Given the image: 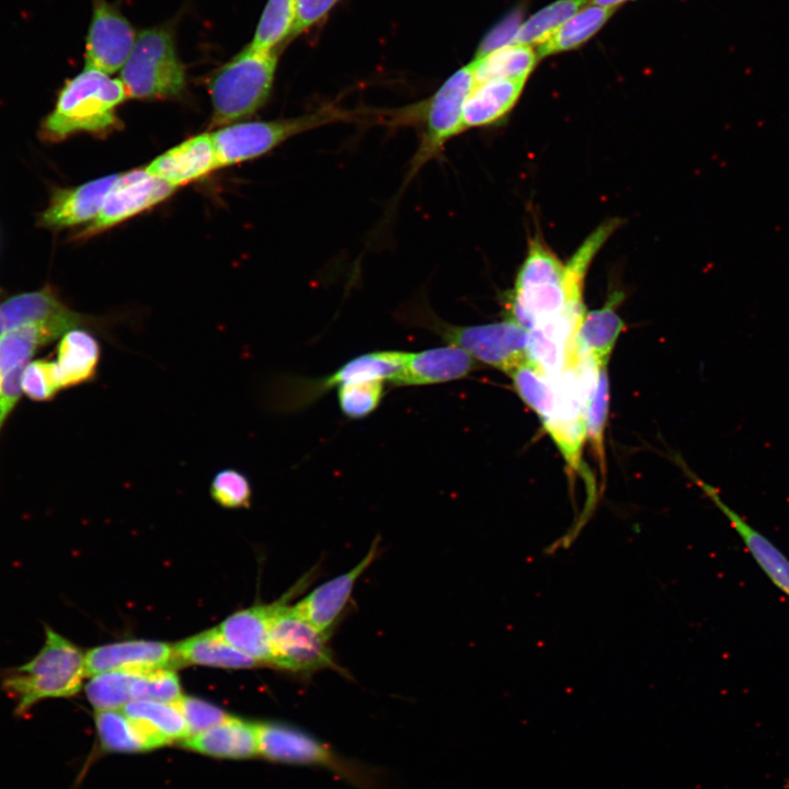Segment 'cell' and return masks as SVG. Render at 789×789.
Here are the masks:
<instances>
[{"label": "cell", "instance_id": "2", "mask_svg": "<svg viewBox=\"0 0 789 789\" xmlns=\"http://www.w3.org/2000/svg\"><path fill=\"white\" fill-rule=\"evenodd\" d=\"M126 98L121 80L85 68L61 89L55 108L42 124V137L57 141L80 132H106L117 124L116 108Z\"/></svg>", "mask_w": 789, "mask_h": 789}, {"label": "cell", "instance_id": "44", "mask_svg": "<svg viewBox=\"0 0 789 789\" xmlns=\"http://www.w3.org/2000/svg\"><path fill=\"white\" fill-rule=\"evenodd\" d=\"M338 0H296V16L290 35L296 36L320 21Z\"/></svg>", "mask_w": 789, "mask_h": 789}, {"label": "cell", "instance_id": "15", "mask_svg": "<svg viewBox=\"0 0 789 789\" xmlns=\"http://www.w3.org/2000/svg\"><path fill=\"white\" fill-rule=\"evenodd\" d=\"M378 547L379 542L376 539L355 567L316 587L293 606L295 611L313 627L329 634L348 603L356 581L375 560Z\"/></svg>", "mask_w": 789, "mask_h": 789}, {"label": "cell", "instance_id": "32", "mask_svg": "<svg viewBox=\"0 0 789 789\" xmlns=\"http://www.w3.org/2000/svg\"><path fill=\"white\" fill-rule=\"evenodd\" d=\"M609 404L607 366H599L596 384L585 408V438L604 478L606 472L605 425Z\"/></svg>", "mask_w": 789, "mask_h": 789}, {"label": "cell", "instance_id": "40", "mask_svg": "<svg viewBox=\"0 0 789 789\" xmlns=\"http://www.w3.org/2000/svg\"><path fill=\"white\" fill-rule=\"evenodd\" d=\"M21 387L23 393L34 401L53 399L59 391L53 361L35 359L26 363L22 371Z\"/></svg>", "mask_w": 789, "mask_h": 789}, {"label": "cell", "instance_id": "45", "mask_svg": "<svg viewBox=\"0 0 789 789\" xmlns=\"http://www.w3.org/2000/svg\"><path fill=\"white\" fill-rule=\"evenodd\" d=\"M627 0H592L593 4L599 5V7H610V8H617L618 4L625 2Z\"/></svg>", "mask_w": 789, "mask_h": 789}, {"label": "cell", "instance_id": "27", "mask_svg": "<svg viewBox=\"0 0 789 789\" xmlns=\"http://www.w3.org/2000/svg\"><path fill=\"white\" fill-rule=\"evenodd\" d=\"M175 664L245 668L259 664L230 645L218 628L206 630L173 647Z\"/></svg>", "mask_w": 789, "mask_h": 789}, {"label": "cell", "instance_id": "33", "mask_svg": "<svg viewBox=\"0 0 789 789\" xmlns=\"http://www.w3.org/2000/svg\"><path fill=\"white\" fill-rule=\"evenodd\" d=\"M296 0H268L249 46L258 52L275 50L291 33Z\"/></svg>", "mask_w": 789, "mask_h": 789}, {"label": "cell", "instance_id": "31", "mask_svg": "<svg viewBox=\"0 0 789 789\" xmlns=\"http://www.w3.org/2000/svg\"><path fill=\"white\" fill-rule=\"evenodd\" d=\"M95 727L101 747L105 751L134 753L156 748L122 709L96 710Z\"/></svg>", "mask_w": 789, "mask_h": 789}, {"label": "cell", "instance_id": "37", "mask_svg": "<svg viewBox=\"0 0 789 789\" xmlns=\"http://www.w3.org/2000/svg\"><path fill=\"white\" fill-rule=\"evenodd\" d=\"M181 696L180 681L170 668L138 672L132 684L133 700L174 702Z\"/></svg>", "mask_w": 789, "mask_h": 789}, {"label": "cell", "instance_id": "17", "mask_svg": "<svg viewBox=\"0 0 789 789\" xmlns=\"http://www.w3.org/2000/svg\"><path fill=\"white\" fill-rule=\"evenodd\" d=\"M220 168L213 136L191 137L150 162L146 169L175 188Z\"/></svg>", "mask_w": 789, "mask_h": 789}, {"label": "cell", "instance_id": "5", "mask_svg": "<svg viewBox=\"0 0 789 789\" xmlns=\"http://www.w3.org/2000/svg\"><path fill=\"white\" fill-rule=\"evenodd\" d=\"M121 81L127 96L139 100L173 99L186 85L184 66L173 33L164 26L145 28L122 67Z\"/></svg>", "mask_w": 789, "mask_h": 789}, {"label": "cell", "instance_id": "39", "mask_svg": "<svg viewBox=\"0 0 789 789\" xmlns=\"http://www.w3.org/2000/svg\"><path fill=\"white\" fill-rule=\"evenodd\" d=\"M210 496L226 508L249 507L252 496L250 481L237 469H221L211 480Z\"/></svg>", "mask_w": 789, "mask_h": 789}, {"label": "cell", "instance_id": "36", "mask_svg": "<svg viewBox=\"0 0 789 789\" xmlns=\"http://www.w3.org/2000/svg\"><path fill=\"white\" fill-rule=\"evenodd\" d=\"M138 672L113 671L93 675L85 695L95 710L121 709L133 700L132 684Z\"/></svg>", "mask_w": 789, "mask_h": 789}, {"label": "cell", "instance_id": "28", "mask_svg": "<svg viewBox=\"0 0 789 789\" xmlns=\"http://www.w3.org/2000/svg\"><path fill=\"white\" fill-rule=\"evenodd\" d=\"M76 329L65 322H39L23 325L0 335V378L25 365L42 347Z\"/></svg>", "mask_w": 789, "mask_h": 789}, {"label": "cell", "instance_id": "20", "mask_svg": "<svg viewBox=\"0 0 789 789\" xmlns=\"http://www.w3.org/2000/svg\"><path fill=\"white\" fill-rule=\"evenodd\" d=\"M118 174L102 176L82 185L56 192L39 218L42 226L53 229L92 221Z\"/></svg>", "mask_w": 789, "mask_h": 789}, {"label": "cell", "instance_id": "43", "mask_svg": "<svg viewBox=\"0 0 789 789\" xmlns=\"http://www.w3.org/2000/svg\"><path fill=\"white\" fill-rule=\"evenodd\" d=\"M24 366H19L0 378V432L23 393L21 377Z\"/></svg>", "mask_w": 789, "mask_h": 789}, {"label": "cell", "instance_id": "11", "mask_svg": "<svg viewBox=\"0 0 789 789\" xmlns=\"http://www.w3.org/2000/svg\"><path fill=\"white\" fill-rule=\"evenodd\" d=\"M473 87V73L469 64L453 73L421 106L423 128L419 147L412 157L410 179L435 158L448 140L464 132L462 107Z\"/></svg>", "mask_w": 789, "mask_h": 789}, {"label": "cell", "instance_id": "34", "mask_svg": "<svg viewBox=\"0 0 789 789\" xmlns=\"http://www.w3.org/2000/svg\"><path fill=\"white\" fill-rule=\"evenodd\" d=\"M508 375L519 398L544 422L550 415L554 403L552 379L527 362L512 369Z\"/></svg>", "mask_w": 789, "mask_h": 789}, {"label": "cell", "instance_id": "41", "mask_svg": "<svg viewBox=\"0 0 789 789\" xmlns=\"http://www.w3.org/2000/svg\"><path fill=\"white\" fill-rule=\"evenodd\" d=\"M174 702L187 723L190 736L206 731L231 718L220 708L195 697L181 696Z\"/></svg>", "mask_w": 789, "mask_h": 789}, {"label": "cell", "instance_id": "10", "mask_svg": "<svg viewBox=\"0 0 789 789\" xmlns=\"http://www.w3.org/2000/svg\"><path fill=\"white\" fill-rule=\"evenodd\" d=\"M268 630L270 663L293 672L335 667L328 634L300 617L285 603L272 605Z\"/></svg>", "mask_w": 789, "mask_h": 789}, {"label": "cell", "instance_id": "24", "mask_svg": "<svg viewBox=\"0 0 789 789\" xmlns=\"http://www.w3.org/2000/svg\"><path fill=\"white\" fill-rule=\"evenodd\" d=\"M272 608V605H260L237 611L217 628L235 649L258 663H270L268 630Z\"/></svg>", "mask_w": 789, "mask_h": 789}, {"label": "cell", "instance_id": "22", "mask_svg": "<svg viewBox=\"0 0 789 789\" xmlns=\"http://www.w3.org/2000/svg\"><path fill=\"white\" fill-rule=\"evenodd\" d=\"M622 294L614 291L606 304L595 310L585 311L576 333L581 356L592 358L597 366H607L609 356L625 323L616 311Z\"/></svg>", "mask_w": 789, "mask_h": 789}, {"label": "cell", "instance_id": "23", "mask_svg": "<svg viewBox=\"0 0 789 789\" xmlns=\"http://www.w3.org/2000/svg\"><path fill=\"white\" fill-rule=\"evenodd\" d=\"M525 82L495 80L474 85L462 107L464 132L491 125L504 117L519 99Z\"/></svg>", "mask_w": 789, "mask_h": 789}, {"label": "cell", "instance_id": "9", "mask_svg": "<svg viewBox=\"0 0 789 789\" xmlns=\"http://www.w3.org/2000/svg\"><path fill=\"white\" fill-rule=\"evenodd\" d=\"M421 323L448 345L507 374L526 362L529 331L510 319L490 324L454 325L427 317Z\"/></svg>", "mask_w": 789, "mask_h": 789}, {"label": "cell", "instance_id": "4", "mask_svg": "<svg viewBox=\"0 0 789 789\" xmlns=\"http://www.w3.org/2000/svg\"><path fill=\"white\" fill-rule=\"evenodd\" d=\"M277 65L276 50L258 52L249 45L211 77L213 122L230 125L251 116L270 95Z\"/></svg>", "mask_w": 789, "mask_h": 789}, {"label": "cell", "instance_id": "12", "mask_svg": "<svg viewBox=\"0 0 789 789\" xmlns=\"http://www.w3.org/2000/svg\"><path fill=\"white\" fill-rule=\"evenodd\" d=\"M175 187L151 174L146 168L117 175L100 214L85 227L80 238L111 228L168 198Z\"/></svg>", "mask_w": 789, "mask_h": 789}, {"label": "cell", "instance_id": "38", "mask_svg": "<svg viewBox=\"0 0 789 789\" xmlns=\"http://www.w3.org/2000/svg\"><path fill=\"white\" fill-rule=\"evenodd\" d=\"M384 396L382 380H365L341 385L338 390L342 412L351 419H361L371 413Z\"/></svg>", "mask_w": 789, "mask_h": 789}, {"label": "cell", "instance_id": "3", "mask_svg": "<svg viewBox=\"0 0 789 789\" xmlns=\"http://www.w3.org/2000/svg\"><path fill=\"white\" fill-rule=\"evenodd\" d=\"M258 754L285 764L324 768L356 789H386L384 771L350 758L317 736L283 723H259Z\"/></svg>", "mask_w": 789, "mask_h": 789}, {"label": "cell", "instance_id": "13", "mask_svg": "<svg viewBox=\"0 0 789 789\" xmlns=\"http://www.w3.org/2000/svg\"><path fill=\"white\" fill-rule=\"evenodd\" d=\"M137 34L123 13L106 0H93L85 45V68L112 75L122 69Z\"/></svg>", "mask_w": 789, "mask_h": 789}, {"label": "cell", "instance_id": "29", "mask_svg": "<svg viewBox=\"0 0 789 789\" xmlns=\"http://www.w3.org/2000/svg\"><path fill=\"white\" fill-rule=\"evenodd\" d=\"M538 60L530 45L512 44L470 62L474 85L495 80L526 81Z\"/></svg>", "mask_w": 789, "mask_h": 789}, {"label": "cell", "instance_id": "1", "mask_svg": "<svg viewBox=\"0 0 789 789\" xmlns=\"http://www.w3.org/2000/svg\"><path fill=\"white\" fill-rule=\"evenodd\" d=\"M84 676L82 651L46 626L41 650L27 663L9 670L1 686L15 701L14 713L24 716L41 701L76 695Z\"/></svg>", "mask_w": 789, "mask_h": 789}, {"label": "cell", "instance_id": "14", "mask_svg": "<svg viewBox=\"0 0 789 789\" xmlns=\"http://www.w3.org/2000/svg\"><path fill=\"white\" fill-rule=\"evenodd\" d=\"M65 322L73 328L105 331V319L80 313L68 307L52 288L22 293L0 304V335L23 325Z\"/></svg>", "mask_w": 789, "mask_h": 789}, {"label": "cell", "instance_id": "16", "mask_svg": "<svg viewBox=\"0 0 789 789\" xmlns=\"http://www.w3.org/2000/svg\"><path fill=\"white\" fill-rule=\"evenodd\" d=\"M85 675L113 671L146 672L175 665L170 644L132 640L93 648L84 655Z\"/></svg>", "mask_w": 789, "mask_h": 789}, {"label": "cell", "instance_id": "7", "mask_svg": "<svg viewBox=\"0 0 789 789\" xmlns=\"http://www.w3.org/2000/svg\"><path fill=\"white\" fill-rule=\"evenodd\" d=\"M352 117L353 114L341 108L324 106L291 118L233 123L211 136L221 168L258 158L297 134Z\"/></svg>", "mask_w": 789, "mask_h": 789}, {"label": "cell", "instance_id": "35", "mask_svg": "<svg viewBox=\"0 0 789 789\" xmlns=\"http://www.w3.org/2000/svg\"><path fill=\"white\" fill-rule=\"evenodd\" d=\"M590 0H557L522 23L513 44H540Z\"/></svg>", "mask_w": 789, "mask_h": 789}, {"label": "cell", "instance_id": "18", "mask_svg": "<svg viewBox=\"0 0 789 789\" xmlns=\"http://www.w3.org/2000/svg\"><path fill=\"white\" fill-rule=\"evenodd\" d=\"M477 366L466 351L447 345L407 353L399 373L390 380L397 386H423L462 378Z\"/></svg>", "mask_w": 789, "mask_h": 789}, {"label": "cell", "instance_id": "26", "mask_svg": "<svg viewBox=\"0 0 789 789\" xmlns=\"http://www.w3.org/2000/svg\"><path fill=\"white\" fill-rule=\"evenodd\" d=\"M121 709L156 747L190 736L187 723L175 702L132 700Z\"/></svg>", "mask_w": 789, "mask_h": 789}, {"label": "cell", "instance_id": "42", "mask_svg": "<svg viewBox=\"0 0 789 789\" xmlns=\"http://www.w3.org/2000/svg\"><path fill=\"white\" fill-rule=\"evenodd\" d=\"M521 25V14L517 11L510 14L484 37L477 50L474 59L483 57L503 46L512 45Z\"/></svg>", "mask_w": 789, "mask_h": 789}, {"label": "cell", "instance_id": "30", "mask_svg": "<svg viewBox=\"0 0 789 789\" xmlns=\"http://www.w3.org/2000/svg\"><path fill=\"white\" fill-rule=\"evenodd\" d=\"M615 10L596 4L584 7L537 45L538 58L581 46L601 30Z\"/></svg>", "mask_w": 789, "mask_h": 789}, {"label": "cell", "instance_id": "6", "mask_svg": "<svg viewBox=\"0 0 789 789\" xmlns=\"http://www.w3.org/2000/svg\"><path fill=\"white\" fill-rule=\"evenodd\" d=\"M597 364L583 357L551 378L554 403L542 422L571 471L584 473L582 449L585 441V408L598 376Z\"/></svg>", "mask_w": 789, "mask_h": 789}, {"label": "cell", "instance_id": "8", "mask_svg": "<svg viewBox=\"0 0 789 789\" xmlns=\"http://www.w3.org/2000/svg\"><path fill=\"white\" fill-rule=\"evenodd\" d=\"M405 354L397 351L373 352L348 361L324 378H282L273 386L272 405L281 411H294L312 403L335 386L375 379L391 380L401 369Z\"/></svg>", "mask_w": 789, "mask_h": 789}, {"label": "cell", "instance_id": "21", "mask_svg": "<svg viewBox=\"0 0 789 789\" xmlns=\"http://www.w3.org/2000/svg\"><path fill=\"white\" fill-rule=\"evenodd\" d=\"M101 346L87 329L67 331L56 348L54 376L59 390L90 382L96 378Z\"/></svg>", "mask_w": 789, "mask_h": 789}, {"label": "cell", "instance_id": "19", "mask_svg": "<svg viewBox=\"0 0 789 789\" xmlns=\"http://www.w3.org/2000/svg\"><path fill=\"white\" fill-rule=\"evenodd\" d=\"M695 482L724 514L748 553L773 584L789 597V559L787 556L765 535L724 503L712 485L697 478H695Z\"/></svg>", "mask_w": 789, "mask_h": 789}, {"label": "cell", "instance_id": "25", "mask_svg": "<svg viewBox=\"0 0 789 789\" xmlns=\"http://www.w3.org/2000/svg\"><path fill=\"white\" fill-rule=\"evenodd\" d=\"M184 744L198 753L244 758L258 754L256 724L229 718L206 731L188 736Z\"/></svg>", "mask_w": 789, "mask_h": 789}]
</instances>
